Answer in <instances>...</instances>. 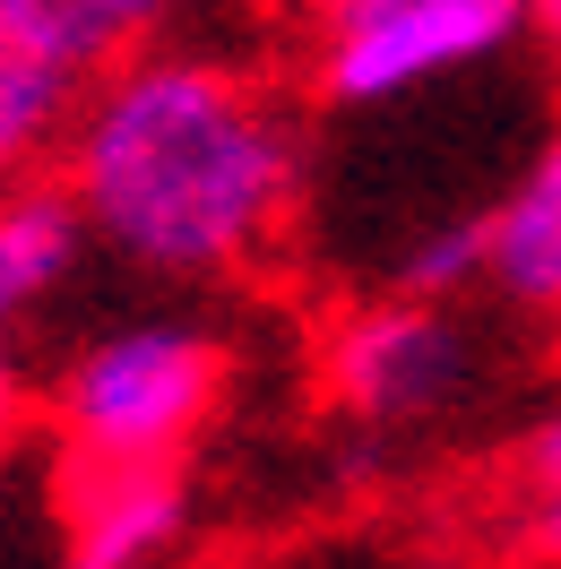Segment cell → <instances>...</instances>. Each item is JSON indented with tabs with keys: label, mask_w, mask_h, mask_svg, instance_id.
I'll list each match as a JSON object with an SVG mask.
<instances>
[{
	"label": "cell",
	"mask_w": 561,
	"mask_h": 569,
	"mask_svg": "<svg viewBox=\"0 0 561 569\" xmlns=\"http://www.w3.org/2000/svg\"><path fill=\"white\" fill-rule=\"evenodd\" d=\"M52 173L121 268L225 284L259 277L303 216V121L243 61L156 43L78 96Z\"/></svg>",
	"instance_id": "6da1fadb"
},
{
	"label": "cell",
	"mask_w": 561,
	"mask_h": 569,
	"mask_svg": "<svg viewBox=\"0 0 561 569\" xmlns=\"http://www.w3.org/2000/svg\"><path fill=\"white\" fill-rule=\"evenodd\" d=\"M234 355L208 320L139 311L78 337L43 380V431L61 466H181L225 406Z\"/></svg>",
	"instance_id": "7a4b0ae2"
},
{
	"label": "cell",
	"mask_w": 561,
	"mask_h": 569,
	"mask_svg": "<svg viewBox=\"0 0 561 569\" xmlns=\"http://www.w3.org/2000/svg\"><path fill=\"white\" fill-rule=\"evenodd\" d=\"M312 371L328 415L354 431H432L484 389V346L457 302L423 293H363L337 302L312 337Z\"/></svg>",
	"instance_id": "3957f363"
},
{
	"label": "cell",
	"mask_w": 561,
	"mask_h": 569,
	"mask_svg": "<svg viewBox=\"0 0 561 569\" xmlns=\"http://www.w3.org/2000/svg\"><path fill=\"white\" fill-rule=\"evenodd\" d=\"M519 36L526 0H319L312 87L346 112L406 104L475 61H501Z\"/></svg>",
	"instance_id": "277c9868"
},
{
	"label": "cell",
	"mask_w": 561,
	"mask_h": 569,
	"mask_svg": "<svg viewBox=\"0 0 561 569\" xmlns=\"http://www.w3.org/2000/svg\"><path fill=\"white\" fill-rule=\"evenodd\" d=\"M190 535V466H61L52 569H165Z\"/></svg>",
	"instance_id": "5b68a950"
},
{
	"label": "cell",
	"mask_w": 561,
	"mask_h": 569,
	"mask_svg": "<svg viewBox=\"0 0 561 569\" xmlns=\"http://www.w3.org/2000/svg\"><path fill=\"white\" fill-rule=\"evenodd\" d=\"M484 242H492V268H484L492 302H510L519 320L561 328V130L484 208Z\"/></svg>",
	"instance_id": "8992f818"
},
{
	"label": "cell",
	"mask_w": 561,
	"mask_h": 569,
	"mask_svg": "<svg viewBox=\"0 0 561 569\" xmlns=\"http://www.w3.org/2000/svg\"><path fill=\"white\" fill-rule=\"evenodd\" d=\"M87 250H96V233L78 216L70 181L61 173L9 181L0 190V311L18 328L36 320V311H52L70 293V277L87 268Z\"/></svg>",
	"instance_id": "52a82bcc"
},
{
	"label": "cell",
	"mask_w": 561,
	"mask_h": 569,
	"mask_svg": "<svg viewBox=\"0 0 561 569\" xmlns=\"http://www.w3.org/2000/svg\"><path fill=\"white\" fill-rule=\"evenodd\" d=\"M0 27L70 87H96L105 70L165 43L174 0H0Z\"/></svg>",
	"instance_id": "ba28073f"
},
{
	"label": "cell",
	"mask_w": 561,
	"mask_h": 569,
	"mask_svg": "<svg viewBox=\"0 0 561 569\" xmlns=\"http://www.w3.org/2000/svg\"><path fill=\"white\" fill-rule=\"evenodd\" d=\"M78 96H87V87H70L61 70H43L36 52L0 27V190L27 181V173H52Z\"/></svg>",
	"instance_id": "9c48e42d"
},
{
	"label": "cell",
	"mask_w": 561,
	"mask_h": 569,
	"mask_svg": "<svg viewBox=\"0 0 561 569\" xmlns=\"http://www.w3.org/2000/svg\"><path fill=\"white\" fill-rule=\"evenodd\" d=\"M492 242H484V216H441L423 224L415 242L397 250V293H423V302H466L484 293Z\"/></svg>",
	"instance_id": "30bf717a"
},
{
	"label": "cell",
	"mask_w": 561,
	"mask_h": 569,
	"mask_svg": "<svg viewBox=\"0 0 561 569\" xmlns=\"http://www.w3.org/2000/svg\"><path fill=\"white\" fill-rule=\"evenodd\" d=\"M510 492H519V500L561 492V397L519 431V449H510Z\"/></svg>",
	"instance_id": "8fae6325"
},
{
	"label": "cell",
	"mask_w": 561,
	"mask_h": 569,
	"mask_svg": "<svg viewBox=\"0 0 561 569\" xmlns=\"http://www.w3.org/2000/svg\"><path fill=\"white\" fill-rule=\"evenodd\" d=\"M36 415V389H27V328L0 311V458H9V440L27 431Z\"/></svg>",
	"instance_id": "7c38bea8"
},
{
	"label": "cell",
	"mask_w": 561,
	"mask_h": 569,
	"mask_svg": "<svg viewBox=\"0 0 561 569\" xmlns=\"http://www.w3.org/2000/svg\"><path fill=\"white\" fill-rule=\"evenodd\" d=\"M519 535H526V552H535L544 569H561V492L519 500Z\"/></svg>",
	"instance_id": "4fadbf2b"
},
{
	"label": "cell",
	"mask_w": 561,
	"mask_h": 569,
	"mask_svg": "<svg viewBox=\"0 0 561 569\" xmlns=\"http://www.w3.org/2000/svg\"><path fill=\"white\" fill-rule=\"evenodd\" d=\"M526 36H535V52H544L553 78H561V0H526Z\"/></svg>",
	"instance_id": "5bb4252c"
}]
</instances>
